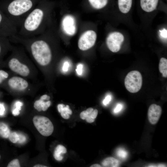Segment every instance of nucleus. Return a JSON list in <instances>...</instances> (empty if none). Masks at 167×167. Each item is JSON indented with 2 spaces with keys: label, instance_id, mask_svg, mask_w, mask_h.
Here are the masks:
<instances>
[{
  "label": "nucleus",
  "instance_id": "nucleus-24",
  "mask_svg": "<svg viewBox=\"0 0 167 167\" xmlns=\"http://www.w3.org/2000/svg\"><path fill=\"white\" fill-rule=\"evenodd\" d=\"M7 167H19L20 165L19 160L17 159H15L11 161L8 164Z\"/></svg>",
  "mask_w": 167,
  "mask_h": 167
},
{
  "label": "nucleus",
  "instance_id": "nucleus-6",
  "mask_svg": "<svg viewBox=\"0 0 167 167\" xmlns=\"http://www.w3.org/2000/svg\"><path fill=\"white\" fill-rule=\"evenodd\" d=\"M96 34L92 30H88L84 32L79 37L78 41V46L82 50H86L92 47L95 44Z\"/></svg>",
  "mask_w": 167,
  "mask_h": 167
},
{
  "label": "nucleus",
  "instance_id": "nucleus-34",
  "mask_svg": "<svg viewBox=\"0 0 167 167\" xmlns=\"http://www.w3.org/2000/svg\"><path fill=\"white\" fill-rule=\"evenodd\" d=\"M69 67V63L67 62H65L64 64L62 67L63 70L65 72L67 71Z\"/></svg>",
  "mask_w": 167,
  "mask_h": 167
},
{
  "label": "nucleus",
  "instance_id": "nucleus-26",
  "mask_svg": "<svg viewBox=\"0 0 167 167\" xmlns=\"http://www.w3.org/2000/svg\"><path fill=\"white\" fill-rule=\"evenodd\" d=\"M117 154L118 156L122 159H124L126 157L127 153L125 151L122 149H120L118 151Z\"/></svg>",
  "mask_w": 167,
  "mask_h": 167
},
{
  "label": "nucleus",
  "instance_id": "nucleus-38",
  "mask_svg": "<svg viewBox=\"0 0 167 167\" xmlns=\"http://www.w3.org/2000/svg\"><path fill=\"white\" fill-rule=\"evenodd\" d=\"M91 167H101V166L98 164H94L90 166Z\"/></svg>",
  "mask_w": 167,
  "mask_h": 167
},
{
  "label": "nucleus",
  "instance_id": "nucleus-16",
  "mask_svg": "<svg viewBox=\"0 0 167 167\" xmlns=\"http://www.w3.org/2000/svg\"><path fill=\"white\" fill-rule=\"evenodd\" d=\"M57 107L58 112L60 113L61 116L63 118L68 119L70 118V115L72 114V111L68 105L65 106L63 104H59Z\"/></svg>",
  "mask_w": 167,
  "mask_h": 167
},
{
  "label": "nucleus",
  "instance_id": "nucleus-9",
  "mask_svg": "<svg viewBox=\"0 0 167 167\" xmlns=\"http://www.w3.org/2000/svg\"><path fill=\"white\" fill-rule=\"evenodd\" d=\"M62 27L67 34L70 36L74 35L76 32V27L74 17L70 15L64 17L62 22Z\"/></svg>",
  "mask_w": 167,
  "mask_h": 167
},
{
  "label": "nucleus",
  "instance_id": "nucleus-19",
  "mask_svg": "<svg viewBox=\"0 0 167 167\" xmlns=\"http://www.w3.org/2000/svg\"><path fill=\"white\" fill-rule=\"evenodd\" d=\"M91 6L96 9H101L106 6L108 0H88Z\"/></svg>",
  "mask_w": 167,
  "mask_h": 167
},
{
  "label": "nucleus",
  "instance_id": "nucleus-27",
  "mask_svg": "<svg viewBox=\"0 0 167 167\" xmlns=\"http://www.w3.org/2000/svg\"><path fill=\"white\" fill-rule=\"evenodd\" d=\"M111 100V96L109 95L107 96L103 101V104L105 105H108Z\"/></svg>",
  "mask_w": 167,
  "mask_h": 167
},
{
  "label": "nucleus",
  "instance_id": "nucleus-3",
  "mask_svg": "<svg viewBox=\"0 0 167 167\" xmlns=\"http://www.w3.org/2000/svg\"><path fill=\"white\" fill-rule=\"evenodd\" d=\"M126 89L130 92L135 93L141 89L142 84V78L140 73L137 71L130 72L124 80Z\"/></svg>",
  "mask_w": 167,
  "mask_h": 167
},
{
  "label": "nucleus",
  "instance_id": "nucleus-11",
  "mask_svg": "<svg viewBox=\"0 0 167 167\" xmlns=\"http://www.w3.org/2000/svg\"><path fill=\"white\" fill-rule=\"evenodd\" d=\"M8 84L11 88L18 91L24 90L28 85L27 81L17 76H13L10 78L8 80Z\"/></svg>",
  "mask_w": 167,
  "mask_h": 167
},
{
  "label": "nucleus",
  "instance_id": "nucleus-40",
  "mask_svg": "<svg viewBox=\"0 0 167 167\" xmlns=\"http://www.w3.org/2000/svg\"><path fill=\"white\" fill-rule=\"evenodd\" d=\"M0 157H1V156H0Z\"/></svg>",
  "mask_w": 167,
  "mask_h": 167
},
{
  "label": "nucleus",
  "instance_id": "nucleus-14",
  "mask_svg": "<svg viewBox=\"0 0 167 167\" xmlns=\"http://www.w3.org/2000/svg\"><path fill=\"white\" fill-rule=\"evenodd\" d=\"M159 0H140L142 9L147 12H151L154 10L158 5Z\"/></svg>",
  "mask_w": 167,
  "mask_h": 167
},
{
  "label": "nucleus",
  "instance_id": "nucleus-28",
  "mask_svg": "<svg viewBox=\"0 0 167 167\" xmlns=\"http://www.w3.org/2000/svg\"><path fill=\"white\" fill-rule=\"evenodd\" d=\"M160 34L161 36L165 39H167V30L165 29H164L162 30H159Z\"/></svg>",
  "mask_w": 167,
  "mask_h": 167
},
{
  "label": "nucleus",
  "instance_id": "nucleus-12",
  "mask_svg": "<svg viewBox=\"0 0 167 167\" xmlns=\"http://www.w3.org/2000/svg\"><path fill=\"white\" fill-rule=\"evenodd\" d=\"M50 98V96L46 94L42 96L39 100L36 101L34 102V108L39 112L46 111L50 106L51 102L50 101L45 102L44 101L49 100Z\"/></svg>",
  "mask_w": 167,
  "mask_h": 167
},
{
  "label": "nucleus",
  "instance_id": "nucleus-8",
  "mask_svg": "<svg viewBox=\"0 0 167 167\" xmlns=\"http://www.w3.org/2000/svg\"><path fill=\"white\" fill-rule=\"evenodd\" d=\"M8 66L12 71L22 76H27L30 73V70L27 65L21 62L16 57L10 59Z\"/></svg>",
  "mask_w": 167,
  "mask_h": 167
},
{
  "label": "nucleus",
  "instance_id": "nucleus-18",
  "mask_svg": "<svg viewBox=\"0 0 167 167\" xmlns=\"http://www.w3.org/2000/svg\"><path fill=\"white\" fill-rule=\"evenodd\" d=\"M66 148L61 145H58L56 148L54 153V156L57 160L61 161L63 157L61 155L62 154L66 152Z\"/></svg>",
  "mask_w": 167,
  "mask_h": 167
},
{
  "label": "nucleus",
  "instance_id": "nucleus-23",
  "mask_svg": "<svg viewBox=\"0 0 167 167\" xmlns=\"http://www.w3.org/2000/svg\"><path fill=\"white\" fill-rule=\"evenodd\" d=\"M9 76L8 73L4 70H0V84Z\"/></svg>",
  "mask_w": 167,
  "mask_h": 167
},
{
  "label": "nucleus",
  "instance_id": "nucleus-39",
  "mask_svg": "<svg viewBox=\"0 0 167 167\" xmlns=\"http://www.w3.org/2000/svg\"><path fill=\"white\" fill-rule=\"evenodd\" d=\"M47 166L44 165H41L37 164L35 165L34 167H46Z\"/></svg>",
  "mask_w": 167,
  "mask_h": 167
},
{
  "label": "nucleus",
  "instance_id": "nucleus-4",
  "mask_svg": "<svg viewBox=\"0 0 167 167\" xmlns=\"http://www.w3.org/2000/svg\"><path fill=\"white\" fill-rule=\"evenodd\" d=\"M34 126L42 135H50L54 131L53 125L49 118L45 116H36L33 119Z\"/></svg>",
  "mask_w": 167,
  "mask_h": 167
},
{
  "label": "nucleus",
  "instance_id": "nucleus-35",
  "mask_svg": "<svg viewBox=\"0 0 167 167\" xmlns=\"http://www.w3.org/2000/svg\"><path fill=\"white\" fill-rule=\"evenodd\" d=\"M5 109L3 105L0 103V115L2 116L4 114Z\"/></svg>",
  "mask_w": 167,
  "mask_h": 167
},
{
  "label": "nucleus",
  "instance_id": "nucleus-2",
  "mask_svg": "<svg viewBox=\"0 0 167 167\" xmlns=\"http://www.w3.org/2000/svg\"><path fill=\"white\" fill-rule=\"evenodd\" d=\"M41 0H0V9L17 27Z\"/></svg>",
  "mask_w": 167,
  "mask_h": 167
},
{
  "label": "nucleus",
  "instance_id": "nucleus-31",
  "mask_svg": "<svg viewBox=\"0 0 167 167\" xmlns=\"http://www.w3.org/2000/svg\"><path fill=\"white\" fill-rule=\"evenodd\" d=\"M122 108V105L121 104H117L114 110V112L115 113H117L120 112Z\"/></svg>",
  "mask_w": 167,
  "mask_h": 167
},
{
  "label": "nucleus",
  "instance_id": "nucleus-1",
  "mask_svg": "<svg viewBox=\"0 0 167 167\" xmlns=\"http://www.w3.org/2000/svg\"><path fill=\"white\" fill-rule=\"evenodd\" d=\"M46 9L44 0L40 1L25 18L17 34L23 37H30L43 33L46 22Z\"/></svg>",
  "mask_w": 167,
  "mask_h": 167
},
{
  "label": "nucleus",
  "instance_id": "nucleus-7",
  "mask_svg": "<svg viewBox=\"0 0 167 167\" xmlns=\"http://www.w3.org/2000/svg\"><path fill=\"white\" fill-rule=\"evenodd\" d=\"M124 40V37L122 33L113 32L110 33L108 36L106 40V45L111 51L116 53L120 50Z\"/></svg>",
  "mask_w": 167,
  "mask_h": 167
},
{
  "label": "nucleus",
  "instance_id": "nucleus-20",
  "mask_svg": "<svg viewBox=\"0 0 167 167\" xmlns=\"http://www.w3.org/2000/svg\"><path fill=\"white\" fill-rule=\"evenodd\" d=\"M159 69L160 72L162 74L163 76L167 77V59L164 58H161L160 61Z\"/></svg>",
  "mask_w": 167,
  "mask_h": 167
},
{
  "label": "nucleus",
  "instance_id": "nucleus-15",
  "mask_svg": "<svg viewBox=\"0 0 167 167\" xmlns=\"http://www.w3.org/2000/svg\"><path fill=\"white\" fill-rule=\"evenodd\" d=\"M132 0H118V5L120 11L123 13H127L130 10Z\"/></svg>",
  "mask_w": 167,
  "mask_h": 167
},
{
  "label": "nucleus",
  "instance_id": "nucleus-5",
  "mask_svg": "<svg viewBox=\"0 0 167 167\" xmlns=\"http://www.w3.org/2000/svg\"><path fill=\"white\" fill-rule=\"evenodd\" d=\"M17 27L0 9V36L10 37L18 33Z\"/></svg>",
  "mask_w": 167,
  "mask_h": 167
},
{
  "label": "nucleus",
  "instance_id": "nucleus-36",
  "mask_svg": "<svg viewBox=\"0 0 167 167\" xmlns=\"http://www.w3.org/2000/svg\"><path fill=\"white\" fill-rule=\"evenodd\" d=\"M12 114L15 116L18 115L20 113V111L15 109H14L12 111Z\"/></svg>",
  "mask_w": 167,
  "mask_h": 167
},
{
  "label": "nucleus",
  "instance_id": "nucleus-33",
  "mask_svg": "<svg viewBox=\"0 0 167 167\" xmlns=\"http://www.w3.org/2000/svg\"><path fill=\"white\" fill-rule=\"evenodd\" d=\"M8 128L9 127L6 124L2 122H0V130H5Z\"/></svg>",
  "mask_w": 167,
  "mask_h": 167
},
{
  "label": "nucleus",
  "instance_id": "nucleus-10",
  "mask_svg": "<svg viewBox=\"0 0 167 167\" xmlns=\"http://www.w3.org/2000/svg\"><path fill=\"white\" fill-rule=\"evenodd\" d=\"M162 109L161 107L155 104L149 106L148 113V119L149 122L152 125L156 124L161 115Z\"/></svg>",
  "mask_w": 167,
  "mask_h": 167
},
{
  "label": "nucleus",
  "instance_id": "nucleus-29",
  "mask_svg": "<svg viewBox=\"0 0 167 167\" xmlns=\"http://www.w3.org/2000/svg\"><path fill=\"white\" fill-rule=\"evenodd\" d=\"M83 65L81 64H78L77 66L76 71L77 74L79 75L82 74V73Z\"/></svg>",
  "mask_w": 167,
  "mask_h": 167
},
{
  "label": "nucleus",
  "instance_id": "nucleus-22",
  "mask_svg": "<svg viewBox=\"0 0 167 167\" xmlns=\"http://www.w3.org/2000/svg\"><path fill=\"white\" fill-rule=\"evenodd\" d=\"M8 138L11 142L15 143L19 140V135L16 132H12L10 133Z\"/></svg>",
  "mask_w": 167,
  "mask_h": 167
},
{
  "label": "nucleus",
  "instance_id": "nucleus-13",
  "mask_svg": "<svg viewBox=\"0 0 167 167\" xmlns=\"http://www.w3.org/2000/svg\"><path fill=\"white\" fill-rule=\"evenodd\" d=\"M98 113L97 109H94L92 108H89L86 110L80 113V116L82 119L86 120L87 122L91 123L94 122Z\"/></svg>",
  "mask_w": 167,
  "mask_h": 167
},
{
  "label": "nucleus",
  "instance_id": "nucleus-37",
  "mask_svg": "<svg viewBox=\"0 0 167 167\" xmlns=\"http://www.w3.org/2000/svg\"><path fill=\"white\" fill-rule=\"evenodd\" d=\"M166 165L163 164H159L157 165H150L148 166V167H165Z\"/></svg>",
  "mask_w": 167,
  "mask_h": 167
},
{
  "label": "nucleus",
  "instance_id": "nucleus-25",
  "mask_svg": "<svg viewBox=\"0 0 167 167\" xmlns=\"http://www.w3.org/2000/svg\"><path fill=\"white\" fill-rule=\"evenodd\" d=\"M10 133V131L9 128L5 130H0V135L3 138H8Z\"/></svg>",
  "mask_w": 167,
  "mask_h": 167
},
{
  "label": "nucleus",
  "instance_id": "nucleus-17",
  "mask_svg": "<svg viewBox=\"0 0 167 167\" xmlns=\"http://www.w3.org/2000/svg\"><path fill=\"white\" fill-rule=\"evenodd\" d=\"M101 164L103 167H117L119 166L120 162L118 160L114 158L109 157L104 159Z\"/></svg>",
  "mask_w": 167,
  "mask_h": 167
},
{
  "label": "nucleus",
  "instance_id": "nucleus-30",
  "mask_svg": "<svg viewBox=\"0 0 167 167\" xmlns=\"http://www.w3.org/2000/svg\"><path fill=\"white\" fill-rule=\"evenodd\" d=\"M23 105V104L22 102L19 101H17L15 104V109L20 111L21 110V106Z\"/></svg>",
  "mask_w": 167,
  "mask_h": 167
},
{
  "label": "nucleus",
  "instance_id": "nucleus-32",
  "mask_svg": "<svg viewBox=\"0 0 167 167\" xmlns=\"http://www.w3.org/2000/svg\"><path fill=\"white\" fill-rule=\"evenodd\" d=\"M19 140L18 142L19 143H22L25 142L26 141V138L24 135L19 134Z\"/></svg>",
  "mask_w": 167,
  "mask_h": 167
},
{
  "label": "nucleus",
  "instance_id": "nucleus-21",
  "mask_svg": "<svg viewBox=\"0 0 167 167\" xmlns=\"http://www.w3.org/2000/svg\"><path fill=\"white\" fill-rule=\"evenodd\" d=\"M10 41L9 37L0 36V57L5 48L9 46Z\"/></svg>",
  "mask_w": 167,
  "mask_h": 167
}]
</instances>
